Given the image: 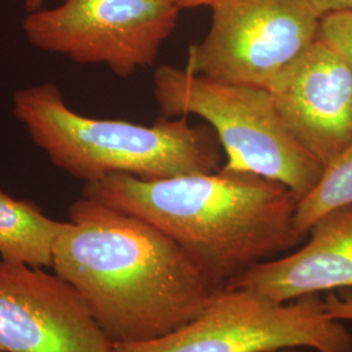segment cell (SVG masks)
<instances>
[{
  "mask_svg": "<svg viewBox=\"0 0 352 352\" xmlns=\"http://www.w3.org/2000/svg\"><path fill=\"white\" fill-rule=\"evenodd\" d=\"M54 245L51 269L81 295L113 344L171 334L223 291L161 230L82 196Z\"/></svg>",
  "mask_w": 352,
  "mask_h": 352,
  "instance_id": "1",
  "label": "cell"
},
{
  "mask_svg": "<svg viewBox=\"0 0 352 352\" xmlns=\"http://www.w3.org/2000/svg\"><path fill=\"white\" fill-rule=\"evenodd\" d=\"M82 196L157 227L223 289L307 239L295 227L298 200L291 190L250 173L219 168L162 179L113 174L87 183Z\"/></svg>",
  "mask_w": 352,
  "mask_h": 352,
  "instance_id": "2",
  "label": "cell"
},
{
  "mask_svg": "<svg viewBox=\"0 0 352 352\" xmlns=\"http://www.w3.org/2000/svg\"><path fill=\"white\" fill-rule=\"evenodd\" d=\"M13 113L51 164L87 183L113 174L162 179L219 170V142L202 126L161 116L151 126L76 113L54 82L19 89Z\"/></svg>",
  "mask_w": 352,
  "mask_h": 352,
  "instance_id": "3",
  "label": "cell"
},
{
  "mask_svg": "<svg viewBox=\"0 0 352 352\" xmlns=\"http://www.w3.org/2000/svg\"><path fill=\"white\" fill-rule=\"evenodd\" d=\"M154 96L162 116L196 115L206 120L226 153L221 168L277 182L298 202L315 188L324 166L294 139L269 90L228 84L186 68L161 65L154 72Z\"/></svg>",
  "mask_w": 352,
  "mask_h": 352,
  "instance_id": "4",
  "label": "cell"
},
{
  "mask_svg": "<svg viewBox=\"0 0 352 352\" xmlns=\"http://www.w3.org/2000/svg\"><path fill=\"white\" fill-rule=\"evenodd\" d=\"M302 347L352 352V336L327 315L324 296L272 302L252 292L225 289L187 325L157 340L113 344V352H278Z\"/></svg>",
  "mask_w": 352,
  "mask_h": 352,
  "instance_id": "5",
  "label": "cell"
},
{
  "mask_svg": "<svg viewBox=\"0 0 352 352\" xmlns=\"http://www.w3.org/2000/svg\"><path fill=\"white\" fill-rule=\"evenodd\" d=\"M212 24L188 49L187 71L267 89L318 37L311 0H214Z\"/></svg>",
  "mask_w": 352,
  "mask_h": 352,
  "instance_id": "6",
  "label": "cell"
},
{
  "mask_svg": "<svg viewBox=\"0 0 352 352\" xmlns=\"http://www.w3.org/2000/svg\"><path fill=\"white\" fill-rule=\"evenodd\" d=\"M180 10L164 0H64L28 13L21 29L39 50L80 64H104L126 78L155 63Z\"/></svg>",
  "mask_w": 352,
  "mask_h": 352,
  "instance_id": "7",
  "label": "cell"
},
{
  "mask_svg": "<svg viewBox=\"0 0 352 352\" xmlns=\"http://www.w3.org/2000/svg\"><path fill=\"white\" fill-rule=\"evenodd\" d=\"M0 352H113V343L68 282L0 258Z\"/></svg>",
  "mask_w": 352,
  "mask_h": 352,
  "instance_id": "8",
  "label": "cell"
},
{
  "mask_svg": "<svg viewBox=\"0 0 352 352\" xmlns=\"http://www.w3.org/2000/svg\"><path fill=\"white\" fill-rule=\"evenodd\" d=\"M267 90L289 133L324 167L351 144V68L318 38Z\"/></svg>",
  "mask_w": 352,
  "mask_h": 352,
  "instance_id": "9",
  "label": "cell"
},
{
  "mask_svg": "<svg viewBox=\"0 0 352 352\" xmlns=\"http://www.w3.org/2000/svg\"><path fill=\"white\" fill-rule=\"evenodd\" d=\"M227 289L278 304L352 289V204L321 217L300 248L254 265Z\"/></svg>",
  "mask_w": 352,
  "mask_h": 352,
  "instance_id": "10",
  "label": "cell"
},
{
  "mask_svg": "<svg viewBox=\"0 0 352 352\" xmlns=\"http://www.w3.org/2000/svg\"><path fill=\"white\" fill-rule=\"evenodd\" d=\"M64 225L51 219L34 202L14 199L0 188L1 260L49 269Z\"/></svg>",
  "mask_w": 352,
  "mask_h": 352,
  "instance_id": "11",
  "label": "cell"
},
{
  "mask_svg": "<svg viewBox=\"0 0 352 352\" xmlns=\"http://www.w3.org/2000/svg\"><path fill=\"white\" fill-rule=\"evenodd\" d=\"M351 204L352 142L327 164L315 188L298 202L295 227L300 235L307 238L311 227L321 217Z\"/></svg>",
  "mask_w": 352,
  "mask_h": 352,
  "instance_id": "12",
  "label": "cell"
},
{
  "mask_svg": "<svg viewBox=\"0 0 352 352\" xmlns=\"http://www.w3.org/2000/svg\"><path fill=\"white\" fill-rule=\"evenodd\" d=\"M317 38L336 51L352 71V11L322 16Z\"/></svg>",
  "mask_w": 352,
  "mask_h": 352,
  "instance_id": "13",
  "label": "cell"
},
{
  "mask_svg": "<svg viewBox=\"0 0 352 352\" xmlns=\"http://www.w3.org/2000/svg\"><path fill=\"white\" fill-rule=\"evenodd\" d=\"M324 302L327 315L340 321H352V289L327 292Z\"/></svg>",
  "mask_w": 352,
  "mask_h": 352,
  "instance_id": "14",
  "label": "cell"
},
{
  "mask_svg": "<svg viewBox=\"0 0 352 352\" xmlns=\"http://www.w3.org/2000/svg\"><path fill=\"white\" fill-rule=\"evenodd\" d=\"M320 16L329 13L352 11V0H311Z\"/></svg>",
  "mask_w": 352,
  "mask_h": 352,
  "instance_id": "15",
  "label": "cell"
},
{
  "mask_svg": "<svg viewBox=\"0 0 352 352\" xmlns=\"http://www.w3.org/2000/svg\"><path fill=\"white\" fill-rule=\"evenodd\" d=\"M170 4H173L176 8L189 10V8H199V7H210L214 0H164Z\"/></svg>",
  "mask_w": 352,
  "mask_h": 352,
  "instance_id": "16",
  "label": "cell"
},
{
  "mask_svg": "<svg viewBox=\"0 0 352 352\" xmlns=\"http://www.w3.org/2000/svg\"><path fill=\"white\" fill-rule=\"evenodd\" d=\"M43 1H45V0H25V1H24V7H25L26 12H34V11L41 10Z\"/></svg>",
  "mask_w": 352,
  "mask_h": 352,
  "instance_id": "17",
  "label": "cell"
},
{
  "mask_svg": "<svg viewBox=\"0 0 352 352\" xmlns=\"http://www.w3.org/2000/svg\"><path fill=\"white\" fill-rule=\"evenodd\" d=\"M278 352H314V350L302 349V347H289V349H283V350Z\"/></svg>",
  "mask_w": 352,
  "mask_h": 352,
  "instance_id": "18",
  "label": "cell"
}]
</instances>
